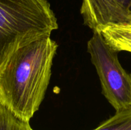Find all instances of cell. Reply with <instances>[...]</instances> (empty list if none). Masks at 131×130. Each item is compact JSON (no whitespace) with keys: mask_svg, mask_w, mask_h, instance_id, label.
Masks as SVG:
<instances>
[{"mask_svg":"<svg viewBox=\"0 0 131 130\" xmlns=\"http://www.w3.org/2000/svg\"><path fill=\"white\" fill-rule=\"evenodd\" d=\"M51 34L18 47L0 70V101L30 122L48 87L58 44Z\"/></svg>","mask_w":131,"mask_h":130,"instance_id":"6da1fadb","label":"cell"},{"mask_svg":"<svg viewBox=\"0 0 131 130\" xmlns=\"http://www.w3.org/2000/svg\"><path fill=\"white\" fill-rule=\"evenodd\" d=\"M57 28L47 0H0V70L18 47Z\"/></svg>","mask_w":131,"mask_h":130,"instance_id":"7a4b0ae2","label":"cell"},{"mask_svg":"<svg viewBox=\"0 0 131 130\" xmlns=\"http://www.w3.org/2000/svg\"><path fill=\"white\" fill-rule=\"evenodd\" d=\"M88 51L106 100L116 113L131 110V74L121 66L119 52L106 42L97 30L94 31L88 42Z\"/></svg>","mask_w":131,"mask_h":130,"instance_id":"3957f363","label":"cell"},{"mask_svg":"<svg viewBox=\"0 0 131 130\" xmlns=\"http://www.w3.org/2000/svg\"><path fill=\"white\" fill-rule=\"evenodd\" d=\"M81 14L93 31L110 23L131 21V0H83Z\"/></svg>","mask_w":131,"mask_h":130,"instance_id":"277c9868","label":"cell"},{"mask_svg":"<svg viewBox=\"0 0 131 130\" xmlns=\"http://www.w3.org/2000/svg\"><path fill=\"white\" fill-rule=\"evenodd\" d=\"M96 30L101 32L106 42L114 50L131 53V21L110 23Z\"/></svg>","mask_w":131,"mask_h":130,"instance_id":"5b68a950","label":"cell"},{"mask_svg":"<svg viewBox=\"0 0 131 130\" xmlns=\"http://www.w3.org/2000/svg\"><path fill=\"white\" fill-rule=\"evenodd\" d=\"M0 130H33L29 122L18 117L0 101Z\"/></svg>","mask_w":131,"mask_h":130,"instance_id":"8992f818","label":"cell"},{"mask_svg":"<svg viewBox=\"0 0 131 130\" xmlns=\"http://www.w3.org/2000/svg\"><path fill=\"white\" fill-rule=\"evenodd\" d=\"M93 130H131V110L115 113Z\"/></svg>","mask_w":131,"mask_h":130,"instance_id":"52a82bcc","label":"cell"}]
</instances>
